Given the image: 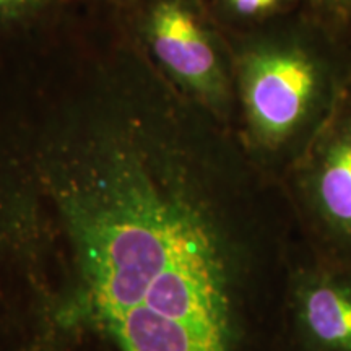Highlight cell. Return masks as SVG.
Returning <instances> with one entry per match:
<instances>
[{"label": "cell", "instance_id": "obj_1", "mask_svg": "<svg viewBox=\"0 0 351 351\" xmlns=\"http://www.w3.org/2000/svg\"><path fill=\"white\" fill-rule=\"evenodd\" d=\"M57 195L103 320L142 304L176 263L221 244L207 197L163 178L125 138L109 140Z\"/></svg>", "mask_w": 351, "mask_h": 351}, {"label": "cell", "instance_id": "obj_2", "mask_svg": "<svg viewBox=\"0 0 351 351\" xmlns=\"http://www.w3.org/2000/svg\"><path fill=\"white\" fill-rule=\"evenodd\" d=\"M231 59L249 147L291 168L351 90V34L304 5L252 29Z\"/></svg>", "mask_w": 351, "mask_h": 351}, {"label": "cell", "instance_id": "obj_3", "mask_svg": "<svg viewBox=\"0 0 351 351\" xmlns=\"http://www.w3.org/2000/svg\"><path fill=\"white\" fill-rule=\"evenodd\" d=\"M289 169L296 199L315 230L351 249V90Z\"/></svg>", "mask_w": 351, "mask_h": 351}, {"label": "cell", "instance_id": "obj_4", "mask_svg": "<svg viewBox=\"0 0 351 351\" xmlns=\"http://www.w3.org/2000/svg\"><path fill=\"white\" fill-rule=\"evenodd\" d=\"M158 59L202 99L218 119L236 104L232 59L207 25L184 3L161 2L152 15Z\"/></svg>", "mask_w": 351, "mask_h": 351}, {"label": "cell", "instance_id": "obj_5", "mask_svg": "<svg viewBox=\"0 0 351 351\" xmlns=\"http://www.w3.org/2000/svg\"><path fill=\"white\" fill-rule=\"evenodd\" d=\"M296 317L311 351H351V271L320 269L296 287Z\"/></svg>", "mask_w": 351, "mask_h": 351}, {"label": "cell", "instance_id": "obj_6", "mask_svg": "<svg viewBox=\"0 0 351 351\" xmlns=\"http://www.w3.org/2000/svg\"><path fill=\"white\" fill-rule=\"evenodd\" d=\"M124 351H231V343L140 304L103 320Z\"/></svg>", "mask_w": 351, "mask_h": 351}, {"label": "cell", "instance_id": "obj_7", "mask_svg": "<svg viewBox=\"0 0 351 351\" xmlns=\"http://www.w3.org/2000/svg\"><path fill=\"white\" fill-rule=\"evenodd\" d=\"M307 5V0H219L223 15L249 32Z\"/></svg>", "mask_w": 351, "mask_h": 351}, {"label": "cell", "instance_id": "obj_8", "mask_svg": "<svg viewBox=\"0 0 351 351\" xmlns=\"http://www.w3.org/2000/svg\"><path fill=\"white\" fill-rule=\"evenodd\" d=\"M307 7L351 34V0H307Z\"/></svg>", "mask_w": 351, "mask_h": 351}, {"label": "cell", "instance_id": "obj_9", "mask_svg": "<svg viewBox=\"0 0 351 351\" xmlns=\"http://www.w3.org/2000/svg\"><path fill=\"white\" fill-rule=\"evenodd\" d=\"M33 2L34 0H0V16L8 15L12 12H19Z\"/></svg>", "mask_w": 351, "mask_h": 351}]
</instances>
